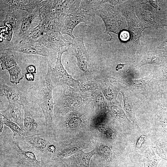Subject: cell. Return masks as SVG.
Segmentation results:
<instances>
[{
	"instance_id": "3957f363",
	"label": "cell",
	"mask_w": 167,
	"mask_h": 167,
	"mask_svg": "<svg viewBox=\"0 0 167 167\" xmlns=\"http://www.w3.org/2000/svg\"><path fill=\"white\" fill-rule=\"evenodd\" d=\"M81 7L95 15L99 16L103 20L106 28L104 34L113 32L119 35L125 28V22L119 11L111 4L110 0H82Z\"/></svg>"
},
{
	"instance_id": "44dd1931",
	"label": "cell",
	"mask_w": 167,
	"mask_h": 167,
	"mask_svg": "<svg viewBox=\"0 0 167 167\" xmlns=\"http://www.w3.org/2000/svg\"><path fill=\"white\" fill-rule=\"evenodd\" d=\"M0 65L2 70H7L18 66L14 55L2 53L0 57Z\"/></svg>"
},
{
	"instance_id": "277c9868",
	"label": "cell",
	"mask_w": 167,
	"mask_h": 167,
	"mask_svg": "<svg viewBox=\"0 0 167 167\" xmlns=\"http://www.w3.org/2000/svg\"><path fill=\"white\" fill-rule=\"evenodd\" d=\"M53 133L46 131L34 136H25L21 143L25 148L40 156L41 159L48 163L58 149Z\"/></svg>"
},
{
	"instance_id": "7c38bea8",
	"label": "cell",
	"mask_w": 167,
	"mask_h": 167,
	"mask_svg": "<svg viewBox=\"0 0 167 167\" xmlns=\"http://www.w3.org/2000/svg\"><path fill=\"white\" fill-rule=\"evenodd\" d=\"M0 102L2 101L3 96L8 101H12L23 106L29 102L26 96L20 91L17 87L7 85L1 78L0 79Z\"/></svg>"
},
{
	"instance_id": "e575fe53",
	"label": "cell",
	"mask_w": 167,
	"mask_h": 167,
	"mask_svg": "<svg viewBox=\"0 0 167 167\" xmlns=\"http://www.w3.org/2000/svg\"><path fill=\"white\" fill-rule=\"evenodd\" d=\"M0 134H1L2 133V130H3V125L4 124V122H3V120L0 118Z\"/></svg>"
},
{
	"instance_id": "603a6c76",
	"label": "cell",
	"mask_w": 167,
	"mask_h": 167,
	"mask_svg": "<svg viewBox=\"0 0 167 167\" xmlns=\"http://www.w3.org/2000/svg\"><path fill=\"white\" fill-rule=\"evenodd\" d=\"M98 86L94 81L92 80L85 81L80 84L76 90L82 93L92 92L93 93L99 88Z\"/></svg>"
},
{
	"instance_id": "e0dca14e",
	"label": "cell",
	"mask_w": 167,
	"mask_h": 167,
	"mask_svg": "<svg viewBox=\"0 0 167 167\" xmlns=\"http://www.w3.org/2000/svg\"><path fill=\"white\" fill-rule=\"evenodd\" d=\"M165 58L159 50L148 52L143 57L140 62L136 66L139 67L147 64L156 66L161 65Z\"/></svg>"
},
{
	"instance_id": "d6a6232c",
	"label": "cell",
	"mask_w": 167,
	"mask_h": 167,
	"mask_svg": "<svg viewBox=\"0 0 167 167\" xmlns=\"http://www.w3.org/2000/svg\"><path fill=\"white\" fill-rule=\"evenodd\" d=\"M27 70L28 72L30 73H36V69L35 67L33 66H29L27 68Z\"/></svg>"
},
{
	"instance_id": "f546056e",
	"label": "cell",
	"mask_w": 167,
	"mask_h": 167,
	"mask_svg": "<svg viewBox=\"0 0 167 167\" xmlns=\"http://www.w3.org/2000/svg\"><path fill=\"white\" fill-rule=\"evenodd\" d=\"M161 78L165 84H167V57L162 64Z\"/></svg>"
},
{
	"instance_id": "4fadbf2b",
	"label": "cell",
	"mask_w": 167,
	"mask_h": 167,
	"mask_svg": "<svg viewBox=\"0 0 167 167\" xmlns=\"http://www.w3.org/2000/svg\"><path fill=\"white\" fill-rule=\"evenodd\" d=\"M8 105L5 110L1 111L4 116L17 124L23 129L24 111V106L11 100L8 101Z\"/></svg>"
},
{
	"instance_id": "f1b7e54d",
	"label": "cell",
	"mask_w": 167,
	"mask_h": 167,
	"mask_svg": "<svg viewBox=\"0 0 167 167\" xmlns=\"http://www.w3.org/2000/svg\"><path fill=\"white\" fill-rule=\"evenodd\" d=\"M97 127L100 132L105 133L108 137H112L113 135V131L106 125L100 123L98 124Z\"/></svg>"
},
{
	"instance_id": "4dcf8cb0",
	"label": "cell",
	"mask_w": 167,
	"mask_h": 167,
	"mask_svg": "<svg viewBox=\"0 0 167 167\" xmlns=\"http://www.w3.org/2000/svg\"><path fill=\"white\" fill-rule=\"evenodd\" d=\"M157 48L165 58L167 57V37L159 44Z\"/></svg>"
},
{
	"instance_id": "836d02e7",
	"label": "cell",
	"mask_w": 167,
	"mask_h": 167,
	"mask_svg": "<svg viewBox=\"0 0 167 167\" xmlns=\"http://www.w3.org/2000/svg\"><path fill=\"white\" fill-rule=\"evenodd\" d=\"M126 64H118L116 67V70L117 71H118L119 70L122 69Z\"/></svg>"
},
{
	"instance_id": "484cf974",
	"label": "cell",
	"mask_w": 167,
	"mask_h": 167,
	"mask_svg": "<svg viewBox=\"0 0 167 167\" xmlns=\"http://www.w3.org/2000/svg\"><path fill=\"white\" fill-rule=\"evenodd\" d=\"M149 78V77H147L140 79H132L131 84L135 88L143 90L147 87Z\"/></svg>"
},
{
	"instance_id": "7402d4cb",
	"label": "cell",
	"mask_w": 167,
	"mask_h": 167,
	"mask_svg": "<svg viewBox=\"0 0 167 167\" xmlns=\"http://www.w3.org/2000/svg\"><path fill=\"white\" fill-rule=\"evenodd\" d=\"M158 115L163 132L167 136V105L164 102L159 104Z\"/></svg>"
},
{
	"instance_id": "5bb4252c",
	"label": "cell",
	"mask_w": 167,
	"mask_h": 167,
	"mask_svg": "<svg viewBox=\"0 0 167 167\" xmlns=\"http://www.w3.org/2000/svg\"><path fill=\"white\" fill-rule=\"evenodd\" d=\"M42 21L39 6L22 20L15 43L19 41L27 32L41 24Z\"/></svg>"
},
{
	"instance_id": "ffe728a7",
	"label": "cell",
	"mask_w": 167,
	"mask_h": 167,
	"mask_svg": "<svg viewBox=\"0 0 167 167\" xmlns=\"http://www.w3.org/2000/svg\"><path fill=\"white\" fill-rule=\"evenodd\" d=\"M95 108L100 112H104L106 109V104L105 98L100 89L96 90L92 94Z\"/></svg>"
},
{
	"instance_id": "9a60e30c",
	"label": "cell",
	"mask_w": 167,
	"mask_h": 167,
	"mask_svg": "<svg viewBox=\"0 0 167 167\" xmlns=\"http://www.w3.org/2000/svg\"><path fill=\"white\" fill-rule=\"evenodd\" d=\"M42 44L58 53V51L62 48L68 49L72 43L64 37L61 32H56L48 34Z\"/></svg>"
},
{
	"instance_id": "83f0119b",
	"label": "cell",
	"mask_w": 167,
	"mask_h": 167,
	"mask_svg": "<svg viewBox=\"0 0 167 167\" xmlns=\"http://www.w3.org/2000/svg\"><path fill=\"white\" fill-rule=\"evenodd\" d=\"M98 148L99 152L101 155L106 158H110L111 151L108 146L102 144L100 145Z\"/></svg>"
},
{
	"instance_id": "7a4b0ae2",
	"label": "cell",
	"mask_w": 167,
	"mask_h": 167,
	"mask_svg": "<svg viewBox=\"0 0 167 167\" xmlns=\"http://www.w3.org/2000/svg\"><path fill=\"white\" fill-rule=\"evenodd\" d=\"M52 65L48 64L47 74L28 89L26 96L29 101L36 104L41 108L45 117L46 131L53 133L54 103L52 92L54 87L50 78Z\"/></svg>"
},
{
	"instance_id": "52a82bcc",
	"label": "cell",
	"mask_w": 167,
	"mask_h": 167,
	"mask_svg": "<svg viewBox=\"0 0 167 167\" xmlns=\"http://www.w3.org/2000/svg\"><path fill=\"white\" fill-rule=\"evenodd\" d=\"M68 49L67 48H64L58 51L55 66L51 69L50 78L54 87L67 85L76 88L79 86L80 84L78 80L74 79L67 72L62 64L61 61L62 54L68 52Z\"/></svg>"
},
{
	"instance_id": "8992f818",
	"label": "cell",
	"mask_w": 167,
	"mask_h": 167,
	"mask_svg": "<svg viewBox=\"0 0 167 167\" xmlns=\"http://www.w3.org/2000/svg\"><path fill=\"white\" fill-rule=\"evenodd\" d=\"M24 127L26 136H34L46 131L45 120L41 108L36 104L29 102L24 106Z\"/></svg>"
},
{
	"instance_id": "2e32d148",
	"label": "cell",
	"mask_w": 167,
	"mask_h": 167,
	"mask_svg": "<svg viewBox=\"0 0 167 167\" xmlns=\"http://www.w3.org/2000/svg\"><path fill=\"white\" fill-rule=\"evenodd\" d=\"M24 11L15 10L6 14L5 19L2 21L3 25L12 29L14 33H18L22 20L28 15Z\"/></svg>"
},
{
	"instance_id": "ba28073f",
	"label": "cell",
	"mask_w": 167,
	"mask_h": 167,
	"mask_svg": "<svg viewBox=\"0 0 167 167\" xmlns=\"http://www.w3.org/2000/svg\"><path fill=\"white\" fill-rule=\"evenodd\" d=\"M3 50H11L26 54L40 55L45 58L47 63L52 64L56 59L58 55L57 53L36 42L15 44L3 49Z\"/></svg>"
},
{
	"instance_id": "1f68e13d",
	"label": "cell",
	"mask_w": 167,
	"mask_h": 167,
	"mask_svg": "<svg viewBox=\"0 0 167 167\" xmlns=\"http://www.w3.org/2000/svg\"><path fill=\"white\" fill-rule=\"evenodd\" d=\"M160 19L164 26H167V15H160Z\"/></svg>"
},
{
	"instance_id": "d6986e66",
	"label": "cell",
	"mask_w": 167,
	"mask_h": 167,
	"mask_svg": "<svg viewBox=\"0 0 167 167\" xmlns=\"http://www.w3.org/2000/svg\"><path fill=\"white\" fill-rule=\"evenodd\" d=\"M0 118L3 120L4 124L12 131L13 139L21 143L24 137L26 135L24 131L17 124L7 118L1 113Z\"/></svg>"
},
{
	"instance_id": "d4e9b609",
	"label": "cell",
	"mask_w": 167,
	"mask_h": 167,
	"mask_svg": "<svg viewBox=\"0 0 167 167\" xmlns=\"http://www.w3.org/2000/svg\"><path fill=\"white\" fill-rule=\"evenodd\" d=\"M120 92L122 94L123 97L124 108L125 110L129 117L132 118V120H135L134 112L130 100L123 90H122L120 91Z\"/></svg>"
},
{
	"instance_id": "30bf717a",
	"label": "cell",
	"mask_w": 167,
	"mask_h": 167,
	"mask_svg": "<svg viewBox=\"0 0 167 167\" xmlns=\"http://www.w3.org/2000/svg\"><path fill=\"white\" fill-rule=\"evenodd\" d=\"M74 41L68 50H70L71 54L76 58L79 69L86 72L88 70L89 57L84 45L83 38L78 36L75 37Z\"/></svg>"
},
{
	"instance_id": "4316f807",
	"label": "cell",
	"mask_w": 167,
	"mask_h": 167,
	"mask_svg": "<svg viewBox=\"0 0 167 167\" xmlns=\"http://www.w3.org/2000/svg\"><path fill=\"white\" fill-rule=\"evenodd\" d=\"M94 154V150L88 153H85L82 151L79 156V161L81 165H82L85 167H88L90 160Z\"/></svg>"
},
{
	"instance_id": "cb8c5ba5",
	"label": "cell",
	"mask_w": 167,
	"mask_h": 167,
	"mask_svg": "<svg viewBox=\"0 0 167 167\" xmlns=\"http://www.w3.org/2000/svg\"><path fill=\"white\" fill-rule=\"evenodd\" d=\"M10 75V79L12 84H17L22 80L24 75L22 74L20 67L17 66L7 70Z\"/></svg>"
},
{
	"instance_id": "ac0fdd59",
	"label": "cell",
	"mask_w": 167,
	"mask_h": 167,
	"mask_svg": "<svg viewBox=\"0 0 167 167\" xmlns=\"http://www.w3.org/2000/svg\"><path fill=\"white\" fill-rule=\"evenodd\" d=\"M105 101L109 103H118L116 99L118 94L117 90L108 81H105L98 86Z\"/></svg>"
},
{
	"instance_id": "8fae6325",
	"label": "cell",
	"mask_w": 167,
	"mask_h": 167,
	"mask_svg": "<svg viewBox=\"0 0 167 167\" xmlns=\"http://www.w3.org/2000/svg\"><path fill=\"white\" fill-rule=\"evenodd\" d=\"M0 3L1 11L6 14L15 10H21L29 14L38 6L37 0H1Z\"/></svg>"
},
{
	"instance_id": "9c48e42d",
	"label": "cell",
	"mask_w": 167,
	"mask_h": 167,
	"mask_svg": "<svg viewBox=\"0 0 167 167\" xmlns=\"http://www.w3.org/2000/svg\"><path fill=\"white\" fill-rule=\"evenodd\" d=\"M95 15L79 6L75 11L66 17L61 33L62 35H69L74 40L75 37L73 34V31L75 27L82 22L91 23L95 19Z\"/></svg>"
},
{
	"instance_id": "6da1fadb",
	"label": "cell",
	"mask_w": 167,
	"mask_h": 167,
	"mask_svg": "<svg viewBox=\"0 0 167 167\" xmlns=\"http://www.w3.org/2000/svg\"><path fill=\"white\" fill-rule=\"evenodd\" d=\"M12 135L7 132L2 135L0 156L5 167H49L43 160L36 159L34 152L21 147Z\"/></svg>"
},
{
	"instance_id": "5b68a950",
	"label": "cell",
	"mask_w": 167,
	"mask_h": 167,
	"mask_svg": "<svg viewBox=\"0 0 167 167\" xmlns=\"http://www.w3.org/2000/svg\"><path fill=\"white\" fill-rule=\"evenodd\" d=\"M63 93L54 103V114L66 115L70 111L80 107L90 100V97L83 95L76 88L67 85L62 86Z\"/></svg>"
}]
</instances>
